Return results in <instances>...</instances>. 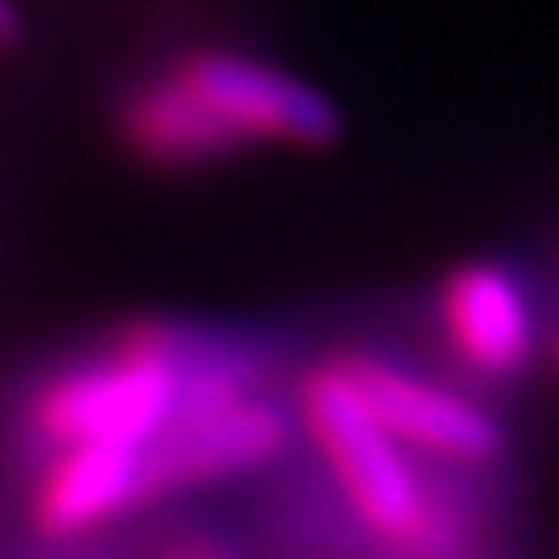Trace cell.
<instances>
[{
  "instance_id": "obj_7",
  "label": "cell",
  "mask_w": 559,
  "mask_h": 559,
  "mask_svg": "<svg viewBox=\"0 0 559 559\" xmlns=\"http://www.w3.org/2000/svg\"><path fill=\"white\" fill-rule=\"evenodd\" d=\"M140 503H150L140 443L51 448L28 480V522L51 540L90 536Z\"/></svg>"
},
{
  "instance_id": "obj_5",
  "label": "cell",
  "mask_w": 559,
  "mask_h": 559,
  "mask_svg": "<svg viewBox=\"0 0 559 559\" xmlns=\"http://www.w3.org/2000/svg\"><path fill=\"white\" fill-rule=\"evenodd\" d=\"M289 443L294 415L275 396H261V388L201 401L140 443L145 495L154 503L164 495H182V489L252 476L261 466H275Z\"/></svg>"
},
{
  "instance_id": "obj_3",
  "label": "cell",
  "mask_w": 559,
  "mask_h": 559,
  "mask_svg": "<svg viewBox=\"0 0 559 559\" xmlns=\"http://www.w3.org/2000/svg\"><path fill=\"white\" fill-rule=\"evenodd\" d=\"M331 359L364 406L378 415V425L419 462L466 471L503 457L509 433H503L495 411L471 392L452 388V382H433L406 364L378 355V349H341Z\"/></svg>"
},
{
  "instance_id": "obj_9",
  "label": "cell",
  "mask_w": 559,
  "mask_h": 559,
  "mask_svg": "<svg viewBox=\"0 0 559 559\" xmlns=\"http://www.w3.org/2000/svg\"><path fill=\"white\" fill-rule=\"evenodd\" d=\"M24 43V10L20 0H0V51H14Z\"/></svg>"
},
{
  "instance_id": "obj_11",
  "label": "cell",
  "mask_w": 559,
  "mask_h": 559,
  "mask_svg": "<svg viewBox=\"0 0 559 559\" xmlns=\"http://www.w3.org/2000/svg\"><path fill=\"white\" fill-rule=\"evenodd\" d=\"M550 355H555V364H559V326H555V336H550Z\"/></svg>"
},
{
  "instance_id": "obj_1",
  "label": "cell",
  "mask_w": 559,
  "mask_h": 559,
  "mask_svg": "<svg viewBox=\"0 0 559 559\" xmlns=\"http://www.w3.org/2000/svg\"><path fill=\"white\" fill-rule=\"evenodd\" d=\"M257 388L252 359L178 322H135L108 349L43 378L24 429L43 452L80 443H145L201 401Z\"/></svg>"
},
{
  "instance_id": "obj_10",
  "label": "cell",
  "mask_w": 559,
  "mask_h": 559,
  "mask_svg": "<svg viewBox=\"0 0 559 559\" xmlns=\"http://www.w3.org/2000/svg\"><path fill=\"white\" fill-rule=\"evenodd\" d=\"M159 559H229V555L215 550V546H205V540H173Z\"/></svg>"
},
{
  "instance_id": "obj_6",
  "label": "cell",
  "mask_w": 559,
  "mask_h": 559,
  "mask_svg": "<svg viewBox=\"0 0 559 559\" xmlns=\"http://www.w3.org/2000/svg\"><path fill=\"white\" fill-rule=\"evenodd\" d=\"M439 331L452 364L476 382H513L536 355V304L499 261H462L439 285Z\"/></svg>"
},
{
  "instance_id": "obj_8",
  "label": "cell",
  "mask_w": 559,
  "mask_h": 559,
  "mask_svg": "<svg viewBox=\"0 0 559 559\" xmlns=\"http://www.w3.org/2000/svg\"><path fill=\"white\" fill-rule=\"evenodd\" d=\"M112 127L131 159H140L145 168H164V173L210 168L248 150L173 70L131 84L117 103Z\"/></svg>"
},
{
  "instance_id": "obj_2",
  "label": "cell",
  "mask_w": 559,
  "mask_h": 559,
  "mask_svg": "<svg viewBox=\"0 0 559 559\" xmlns=\"http://www.w3.org/2000/svg\"><path fill=\"white\" fill-rule=\"evenodd\" d=\"M294 429L326 466L336 495L388 559H466L476 513L433 485L429 462L406 452L345 382L336 359L294 382Z\"/></svg>"
},
{
  "instance_id": "obj_4",
  "label": "cell",
  "mask_w": 559,
  "mask_h": 559,
  "mask_svg": "<svg viewBox=\"0 0 559 559\" xmlns=\"http://www.w3.org/2000/svg\"><path fill=\"white\" fill-rule=\"evenodd\" d=\"M191 94H197L242 145H275V150H304L318 154L331 150L345 131L341 108L331 103L318 84L304 75L248 57L229 47H201L173 66Z\"/></svg>"
}]
</instances>
